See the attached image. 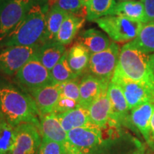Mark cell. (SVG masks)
Here are the masks:
<instances>
[{"instance_id": "cell-22", "label": "cell", "mask_w": 154, "mask_h": 154, "mask_svg": "<svg viewBox=\"0 0 154 154\" xmlns=\"http://www.w3.org/2000/svg\"><path fill=\"white\" fill-rule=\"evenodd\" d=\"M91 54L84 46L75 43L67 51V60L69 66L78 76L88 71Z\"/></svg>"}, {"instance_id": "cell-2", "label": "cell", "mask_w": 154, "mask_h": 154, "mask_svg": "<svg viewBox=\"0 0 154 154\" xmlns=\"http://www.w3.org/2000/svg\"><path fill=\"white\" fill-rule=\"evenodd\" d=\"M49 9V4L46 0H37L22 22L0 44V48L9 46L35 47L41 45Z\"/></svg>"}, {"instance_id": "cell-27", "label": "cell", "mask_w": 154, "mask_h": 154, "mask_svg": "<svg viewBox=\"0 0 154 154\" xmlns=\"http://www.w3.org/2000/svg\"><path fill=\"white\" fill-rule=\"evenodd\" d=\"M131 42L142 52L154 54V22L144 23L138 36Z\"/></svg>"}, {"instance_id": "cell-18", "label": "cell", "mask_w": 154, "mask_h": 154, "mask_svg": "<svg viewBox=\"0 0 154 154\" xmlns=\"http://www.w3.org/2000/svg\"><path fill=\"white\" fill-rule=\"evenodd\" d=\"M154 112V103L149 102L132 109L131 121L143 135L148 143L151 144V119Z\"/></svg>"}, {"instance_id": "cell-3", "label": "cell", "mask_w": 154, "mask_h": 154, "mask_svg": "<svg viewBox=\"0 0 154 154\" xmlns=\"http://www.w3.org/2000/svg\"><path fill=\"white\" fill-rule=\"evenodd\" d=\"M150 54L142 52L128 42L121 48L113 76L149 86L154 91V76L149 65Z\"/></svg>"}, {"instance_id": "cell-29", "label": "cell", "mask_w": 154, "mask_h": 154, "mask_svg": "<svg viewBox=\"0 0 154 154\" xmlns=\"http://www.w3.org/2000/svg\"><path fill=\"white\" fill-rule=\"evenodd\" d=\"M49 6L55 5L68 14L86 17V3L83 0H49Z\"/></svg>"}, {"instance_id": "cell-37", "label": "cell", "mask_w": 154, "mask_h": 154, "mask_svg": "<svg viewBox=\"0 0 154 154\" xmlns=\"http://www.w3.org/2000/svg\"><path fill=\"white\" fill-rule=\"evenodd\" d=\"M83 1H84V2H85V3H86V2H88V0H83Z\"/></svg>"}, {"instance_id": "cell-21", "label": "cell", "mask_w": 154, "mask_h": 154, "mask_svg": "<svg viewBox=\"0 0 154 154\" xmlns=\"http://www.w3.org/2000/svg\"><path fill=\"white\" fill-rule=\"evenodd\" d=\"M63 130L68 133L74 128L91 124L88 109L79 105L66 112L57 114Z\"/></svg>"}, {"instance_id": "cell-8", "label": "cell", "mask_w": 154, "mask_h": 154, "mask_svg": "<svg viewBox=\"0 0 154 154\" xmlns=\"http://www.w3.org/2000/svg\"><path fill=\"white\" fill-rule=\"evenodd\" d=\"M121 48L116 42H111L108 49L91 54L88 72L106 84H109L114 74Z\"/></svg>"}, {"instance_id": "cell-10", "label": "cell", "mask_w": 154, "mask_h": 154, "mask_svg": "<svg viewBox=\"0 0 154 154\" xmlns=\"http://www.w3.org/2000/svg\"><path fill=\"white\" fill-rule=\"evenodd\" d=\"M111 82L116 83L121 88L129 110L149 102L154 103V91L149 86L115 76H113Z\"/></svg>"}, {"instance_id": "cell-36", "label": "cell", "mask_w": 154, "mask_h": 154, "mask_svg": "<svg viewBox=\"0 0 154 154\" xmlns=\"http://www.w3.org/2000/svg\"><path fill=\"white\" fill-rule=\"evenodd\" d=\"M119 2H124V1H130V0H119Z\"/></svg>"}, {"instance_id": "cell-26", "label": "cell", "mask_w": 154, "mask_h": 154, "mask_svg": "<svg viewBox=\"0 0 154 154\" xmlns=\"http://www.w3.org/2000/svg\"><path fill=\"white\" fill-rule=\"evenodd\" d=\"M16 140V128L0 111V154H11Z\"/></svg>"}, {"instance_id": "cell-19", "label": "cell", "mask_w": 154, "mask_h": 154, "mask_svg": "<svg viewBox=\"0 0 154 154\" xmlns=\"http://www.w3.org/2000/svg\"><path fill=\"white\" fill-rule=\"evenodd\" d=\"M66 51V46L59 42H49L38 47L35 56L48 70L51 71Z\"/></svg>"}, {"instance_id": "cell-30", "label": "cell", "mask_w": 154, "mask_h": 154, "mask_svg": "<svg viewBox=\"0 0 154 154\" xmlns=\"http://www.w3.org/2000/svg\"><path fill=\"white\" fill-rule=\"evenodd\" d=\"M37 154H69V152L64 144L42 138Z\"/></svg>"}, {"instance_id": "cell-23", "label": "cell", "mask_w": 154, "mask_h": 154, "mask_svg": "<svg viewBox=\"0 0 154 154\" xmlns=\"http://www.w3.org/2000/svg\"><path fill=\"white\" fill-rule=\"evenodd\" d=\"M110 15L124 17L136 22L146 23L144 6L140 0L119 2L116 4Z\"/></svg>"}, {"instance_id": "cell-17", "label": "cell", "mask_w": 154, "mask_h": 154, "mask_svg": "<svg viewBox=\"0 0 154 154\" xmlns=\"http://www.w3.org/2000/svg\"><path fill=\"white\" fill-rule=\"evenodd\" d=\"M38 131L42 138L66 145L67 132L63 130L56 113H50L40 116Z\"/></svg>"}, {"instance_id": "cell-31", "label": "cell", "mask_w": 154, "mask_h": 154, "mask_svg": "<svg viewBox=\"0 0 154 154\" xmlns=\"http://www.w3.org/2000/svg\"><path fill=\"white\" fill-rule=\"evenodd\" d=\"M79 84L80 82L79 81V79L63 84L61 96L72 99L79 103L80 98Z\"/></svg>"}, {"instance_id": "cell-14", "label": "cell", "mask_w": 154, "mask_h": 154, "mask_svg": "<svg viewBox=\"0 0 154 154\" xmlns=\"http://www.w3.org/2000/svg\"><path fill=\"white\" fill-rule=\"evenodd\" d=\"M91 123L100 128H104L111 121V103L108 95V86L88 108Z\"/></svg>"}, {"instance_id": "cell-1", "label": "cell", "mask_w": 154, "mask_h": 154, "mask_svg": "<svg viewBox=\"0 0 154 154\" xmlns=\"http://www.w3.org/2000/svg\"><path fill=\"white\" fill-rule=\"evenodd\" d=\"M0 111L13 126L30 123L38 128L40 115L36 102L29 94L22 88L11 84H2Z\"/></svg>"}, {"instance_id": "cell-28", "label": "cell", "mask_w": 154, "mask_h": 154, "mask_svg": "<svg viewBox=\"0 0 154 154\" xmlns=\"http://www.w3.org/2000/svg\"><path fill=\"white\" fill-rule=\"evenodd\" d=\"M67 51L61 57L59 62L50 71L54 83L64 84L70 81L77 79L79 77L73 72L72 69L69 66L67 60Z\"/></svg>"}, {"instance_id": "cell-20", "label": "cell", "mask_w": 154, "mask_h": 154, "mask_svg": "<svg viewBox=\"0 0 154 154\" xmlns=\"http://www.w3.org/2000/svg\"><path fill=\"white\" fill-rule=\"evenodd\" d=\"M86 20L85 16L67 14L58 32L56 41L65 46L72 43Z\"/></svg>"}, {"instance_id": "cell-12", "label": "cell", "mask_w": 154, "mask_h": 154, "mask_svg": "<svg viewBox=\"0 0 154 154\" xmlns=\"http://www.w3.org/2000/svg\"><path fill=\"white\" fill-rule=\"evenodd\" d=\"M63 84L52 83L30 94L37 106L40 116L52 113L60 98Z\"/></svg>"}, {"instance_id": "cell-35", "label": "cell", "mask_w": 154, "mask_h": 154, "mask_svg": "<svg viewBox=\"0 0 154 154\" xmlns=\"http://www.w3.org/2000/svg\"><path fill=\"white\" fill-rule=\"evenodd\" d=\"M149 65H150V67H151L152 73H153V74L154 76V54H150Z\"/></svg>"}, {"instance_id": "cell-13", "label": "cell", "mask_w": 154, "mask_h": 154, "mask_svg": "<svg viewBox=\"0 0 154 154\" xmlns=\"http://www.w3.org/2000/svg\"><path fill=\"white\" fill-rule=\"evenodd\" d=\"M108 95L111 103V118L109 123L119 125L128 120V103L121 88L116 83L111 82L108 86Z\"/></svg>"}, {"instance_id": "cell-33", "label": "cell", "mask_w": 154, "mask_h": 154, "mask_svg": "<svg viewBox=\"0 0 154 154\" xmlns=\"http://www.w3.org/2000/svg\"><path fill=\"white\" fill-rule=\"evenodd\" d=\"M145 10L146 23L154 22V0H140Z\"/></svg>"}, {"instance_id": "cell-34", "label": "cell", "mask_w": 154, "mask_h": 154, "mask_svg": "<svg viewBox=\"0 0 154 154\" xmlns=\"http://www.w3.org/2000/svg\"><path fill=\"white\" fill-rule=\"evenodd\" d=\"M151 138L154 140V112L151 119Z\"/></svg>"}, {"instance_id": "cell-32", "label": "cell", "mask_w": 154, "mask_h": 154, "mask_svg": "<svg viewBox=\"0 0 154 154\" xmlns=\"http://www.w3.org/2000/svg\"><path fill=\"white\" fill-rule=\"evenodd\" d=\"M79 105V103L74 100L61 96L55 106L52 113H54L56 114H60V113H65L66 111L72 110Z\"/></svg>"}, {"instance_id": "cell-9", "label": "cell", "mask_w": 154, "mask_h": 154, "mask_svg": "<svg viewBox=\"0 0 154 154\" xmlns=\"http://www.w3.org/2000/svg\"><path fill=\"white\" fill-rule=\"evenodd\" d=\"M38 47L9 46L0 48V72L9 76H15L35 56Z\"/></svg>"}, {"instance_id": "cell-25", "label": "cell", "mask_w": 154, "mask_h": 154, "mask_svg": "<svg viewBox=\"0 0 154 154\" xmlns=\"http://www.w3.org/2000/svg\"><path fill=\"white\" fill-rule=\"evenodd\" d=\"M116 4V0H88L86 2V20L96 22L101 17L110 15Z\"/></svg>"}, {"instance_id": "cell-11", "label": "cell", "mask_w": 154, "mask_h": 154, "mask_svg": "<svg viewBox=\"0 0 154 154\" xmlns=\"http://www.w3.org/2000/svg\"><path fill=\"white\" fill-rule=\"evenodd\" d=\"M16 140L11 154H37L42 139L38 127L25 123L15 127Z\"/></svg>"}, {"instance_id": "cell-24", "label": "cell", "mask_w": 154, "mask_h": 154, "mask_svg": "<svg viewBox=\"0 0 154 154\" xmlns=\"http://www.w3.org/2000/svg\"><path fill=\"white\" fill-rule=\"evenodd\" d=\"M67 14L68 13L59 8L57 6H50V9L48 11L47 17L45 32H44L42 44L56 41L58 32L60 29L61 24Z\"/></svg>"}, {"instance_id": "cell-15", "label": "cell", "mask_w": 154, "mask_h": 154, "mask_svg": "<svg viewBox=\"0 0 154 154\" xmlns=\"http://www.w3.org/2000/svg\"><path fill=\"white\" fill-rule=\"evenodd\" d=\"M112 41L106 33L96 29H89L79 34L76 43L84 46L91 54L108 49Z\"/></svg>"}, {"instance_id": "cell-5", "label": "cell", "mask_w": 154, "mask_h": 154, "mask_svg": "<svg viewBox=\"0 0 154 154\" xmlns=\"http://www.w3.org/2000/svg\"><path fill=\"white\" fill-rule=\"evenodd\" d=\"M103 143L102 128L93 124L67 133L66 147L69 154H90Z\"/></svg>"}, {"instance_id": "cell-39", "label": "cell", "mask_w": 154, "mask_h": 154, "mask_svg": "<svg viewBox=\"0 0 154 154\" xmlns=\"http://www.w3.org/2000/svg\"><path fill=\"white\" fill-rule=\"evenodd\" d=\"M153 154H154V153H153Z\"/></svg>"}, {"instance_id": "cell-16", "label": "cell", "mask_w": 154, "mask_h": 154, "mask_svg": "<svg viewBox=\"0 0 154 154\" xmlns=\"http://www.w3.org/2000/svg\"><path fill=\"white\" fill-rule=\"evenodd\" d=\"M109 86L93 75L86 74L82 79L79 84V103L82 106L88 109L95 100L99 97L103 89Z\"/></svg>"}, {"instance_id": "cell-7", "label": "cell", "mask_w": 154, "mask_h": 154, "mask_svg": "<svg viewBox=\"0 0 154 154\" xmlns=\"http://www.w3.org/2000/svg\"><path fill=\"white\" fill-rule=\"evenodd\" d=\"M14 81L20 88L29 94L38 88L54 83L50 71L40 62L36 56L17 73Z\"/></svg>"}, {"instance_id": "cell-6", "label": "cell", "mask_w": 154, "mask_h": 154, "mask_svg": "<svg viewBox=\"0 0 154 154\" xmlns=\"http://www.w3.org/2000/svg\"><path fill=\"white\" fill-rule=\"evenodd\" d=\"M37 0H0V44L22 22Z\"/></svg>"}, {"instance_id": "cell-38", "label": "cell", "mask_w": 154, "mask_h": 154, "mask_svg": "<svg viewBox=\"0 0 154 154\" xmlns=\"http://www.w3.org/2000/svg\"><path fill=\"white\" fill-rule=\"evenodd\" d=\"M1 85H2V84H0V88H1Z\"/></svg>"}, {"instance_id": "cell-4", "label": "cell", "mask_w": 154, "mask_h": 154, "mask_svg": "<svg viewBox=\"0 0 154 154\" xmlns=\"http://www.w3.org/2000/svg\"><path fill=\"white\" fill-rule=\"evenodd\" d=\"M95 22L111 41L117 44H126L133 41L138 36L143 24L142 22L116 15L101 17Z\"/></svg>"}]
</instances>
